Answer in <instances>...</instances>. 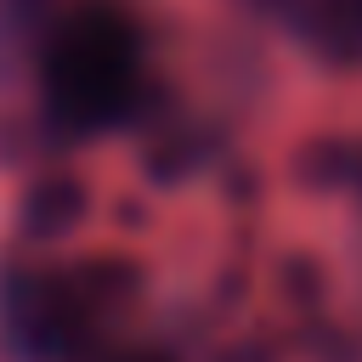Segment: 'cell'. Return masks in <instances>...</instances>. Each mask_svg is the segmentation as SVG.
<instances>
[{
    "mask_svg": "<svg viewBox=\"0 0 362 362\" xmlns=\"http://www.w3.org/2000/svg\"><path fill=\"white\" fill-rule=\"evenodd\" d=\"M305 34L339 57H356L362 51V0H311Z\"/></svg>",
    "mask_w": 362,
    "mask_h": 362,
    "instance_id": "3957f363",
    "label": "cell"
},
{
    "mask_svg": "<svg viewBox=\"0 0 362 362\" xmlns=\"http://www.w3.org/2000/svg\"><path fill=\"white\" fill-rule=\"evenodd\" d=\"M45 113L74 130V136H96L107 124H119L136 102V79H141V45L124 11L113 6H79L68 11L51 40H45Z\"/></svg>",
    "mask_w": 362,
    "mask_h": 362,
    "instance_id": "6da1fadb",
    "label": "cell"
},
{
    "mask_svg": "<svg viewBox=\"0 0 362 362\" xmlns=\"http://www.w3.org/2000/svg\"><path fill=\"white\" fill-rule=\"evenodd\" d=\"M96 305H102L96 277H51V283H34L17 300V322H23V334H28L34 351L57 356V351H74L90 334Z\"/></svg>",
    "mask_w": 362,
    "mask_h": 362,
    "instance_id": "7a4b0ae2",
    "label": "cell"
},
{
    "mask_svg": "<svg viewBox=\"0 0 362 362\" xmlns=\"http://www.w3.org/2000/svg\"><path fill=\"white\" fill-rule=\"evenodd\" d=\"M124 362H164V356H124Z\"/></svg>",
    "mask_w": 362,
    "mask_h": 362,
    "instance_id": "277c9868",
    "label": "cell"
}]
</instances>
